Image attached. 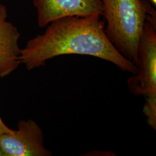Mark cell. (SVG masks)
<instances>
[{
    "mask_svg": "<svg viewBox=\"0 0 156 156\" xmlns=\"http://www.w3.org/2000/svg\"><path fill=\"white\" fill-rule=\"evenodd\" d=\"M99 15L67 16L50 23L43 34L29 40L21 49L20 62L27 69L44 66L48 60L65 55L93 56L135 75L138 68L108 39Z\"/></svg>",
    "mask_w": 156,
    "mask_h": 156,
    "instance_id": "cell-1",
    "label": "cell"
},
{
    "mask_svg": "<svg viewBox=\"0 0 156 156\" xmlns=\"http://www.w3.org/2000/svg\"><path fill=\"white\" fill-rule=\"evenodd\" d=\"M106 35L124 57L137 67L138 48L146 22L142 0H101Z\"/></svg>",
    "mask_w": 156,
    "mask_h": 156,
    "instance_id": "cell-2",
    "label": "cell"
},
{
    "mask_svg": "<svg viewBox=\"0 0 156 156\" xmlns=\"http://www.w3.org/2000/svg\"><path fill=\"white\" fill-rule=\"evenodd\" d=\"M138 73L127 80L135 95H156V29L145 22L138 48Z\"/></svg>",
    "mask_w": 156,
    "mask_h": 156,
    "instance_id": "cell-3",
    "label": "cell"
},
{
    "mask_svg": "<svg viewBox=\"0 0 156 156\" xmlns=\"http://www.w3.org/2000/svg\"><path fill=\"white\" fill-rule=\"evenodd\" d=\"M44 134L32 119L20 120L17 129L0 135V156H51L44 146Z\"/></svg>",
    "mask_w": 156,
    "mask_h": 156,
    "instance_id": "cell-4",
    "label": "cell"
},
{
    "mask_svg": "<svg viewBox=\"0 0 156 156\" xmlns=\"http://www.w3.org/2000/svg\"><path fill=\"white\" fill-rule=\"evenodd\" d=\"M33 4L40 27L64 17L102 15L101 0H33Z\"/></svg>",
    "mask_w": 156,
    "mask_h": 156,
    "instance_id": "cell-5",
    "label": "cell"
},
{
    "mask_svg": "<svg viewBox=\"0 0 156 156\" xmlns=\"http://www.w3.org/2000/svg\"><path fill=\"white\" fill-rule=\"evenodd\" d=\"M20 37L16 27L7 20L5 6L0 3V78L9 75L21 64Z\"/></svg>",
    "mask_w": 156,
    "mask_h": 156,
    "instance_id": "cell-6",
    "label": "cell"
},
{
    "mask_svg": "<svg viewBox=\"0 0 156 156\" xmlns=\"http://www.w3.org/2000/svg\"><path fill=\"white\" fill-rule=\"evenodd\" d=\"M143 112L147 117V123L154 131L156 129V95L145 96Z\"/></svg>",
    "mask_w": 156,
    "mask_h": 156,
    "instance_id": "cell-7",
    "label": "cell"
},
{
    "mask_svg": "<svg viewBox=\"0 0 156 156\" xmlns=\"http://www.w3.org/2000/svg\"><path fill=\"white\" fill-rule=\"evenodd\" d=\"M145 9L146 21L149 23L151 25L156 29V12L151 5L150 3L146 0H142Z\"/></svg>",
    "mask_w": 156,
    "mask_h": 156,
    "instance_id": "cell-8",
    "label": "cell"
},
{
    "mask_svg": "<svg viewBox=\"0 0 156 156\" xmlns=\"http://www.w3.org/2000/svg\"><path fill=\"white\" fill-rule=\"evenodd\" d=\"M114 153L111 151H90L88 153L83 154L84 156H116L113 154Z\"/></svg>",
    "mask_w": 156,
    "mask_h": 156,
    "instance_id": "cell-9",
    "label": "cell"
},
{
    "mask_svg": "<svg viewBox=\"0 0 156 156\" xmlns=\"http://www.w3.org/2000/svg\"><path fill=\"white\" fill-rule=\"evenodd\" d=\"M13 130L9 128L5 123H4L3 120L1 119L0 116V135L6 133H12Z\"/></svg>",
    "mask_w": 156,
    "mask_h": 156,
    "instance_id": "cell-10",
    "label": "cell"
},
{
    "mask_svg": "<svg viewBox=\"0 0 156 156\" xmlns=\"http://www.w3.org/2000/svg\"><path fill=\"white\" fill-rule=\"evenodd\" d=\"M151 2L153 4H154V5H156V0H150Z\"/></svg>",
    "mask_w": 156,
    "mask_h": 156,
    "instance_id": "cell-11",
    "label": "cell"
}]
</instances>
